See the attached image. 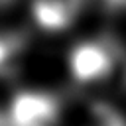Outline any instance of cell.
Segmentation results:
<instances>
[{
	"mask_svg": "<svg viewBox=\"0 0 126 126\" xmlns=\"http://www.w3.org/2000/svg\"><path fill=\"white\" fill-rule=\"evenodd\" d=\"M0 126H4V122H2V118H0Z\"/></svg>",
	"mask_w": 126,
	"mask_h": 126,
	"instance_id": "7a4b0ae2",
	"label": "cell"
},
{
	"mask_svg": "<svg viewBox=\"0 0 126 126\" xmlns=\"http://www.w3.org/2000/svg\"><path fill=\"white\" fill-rule=\"evenodd\" d=\"M14 0H0V8H4V6H8V4H12Z\"/></svg>",
	"mask_w": 126,
	"mask_h": 126,
	"instance_id": "6da1fadb",
	"label": "cell"
}]
</instances>
